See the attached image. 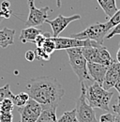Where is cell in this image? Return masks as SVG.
<instances>
[{"mask_svg":"<svg viewBox=\"0 0 120 122\" xmlns=\"http://www.w3.org/2000/svg\"><path fill=\"white\" fill-rule=\"evenodd\" d=\"M118 24H120V9L117 10V11L109 19V21L107 23H105L106 29L109 32L111 29H113L115 25H117Z\"/></svg>","mask_w":120,"mask_h":122,"instance_id":"obj_19","label":"cell"},{"mask_svg":"<svg viewBox=\"0 0 120 122\" xmlns=\"http://www.w3.org/2000/svg\"><path fill=\"white\" fill-rule=\"evenodd\" d=\"M21 115V122H36L38 120L41 111V105L30 98L27 103L18 109Z\"/></svg>","mask_w":120,"mask_h":122,"instance_id":"obj_8","label":"cell"},{"mask_svg":"<svg viewBox=\"0 0 120 122\" xmlns=\"http://www.w3.org/2000/svg\"><path fill=\"white\" fill-rule=\"evenodd\" d=\"M97 1L106 14V17L108 18H111L118 10L116 7L115 0H97Z\"/></svg>","mask_w":120,"mask_h":122,"instance_id":"obj_16","label":"cell"},{"mask_svg":"<svg viewBox=\"0 0 120 122\" xmlns=\"http://www.w3.org/2000/svg\"><path fill=\"white\" fill-rule=\"evenodd\" d=\"M115 114H111V113H107L103 114L100 116V122H115Z\"/></svg>","mask_w":120,"mask_h":122,"instance_id":"obj_25","label":"cell"},{"mask_svg":"<svg viewBox=\"0 0 120 122\" xmlns=\"http://www.w3.org/2000/svg\"><path fill=\"white\" fill-rule=\"evenodd\" d=\"M87 70H88V73H89L91 79L94 82L102 86L108 67L101 65V64H98V63L87 62Z\"/></svg>","mask_w":120,"mask_h":122,"instance_id":"obj_12","label":"cell"},{"mask_svg":"<svg viewBox=\"0 0 120 122\" xmlns=\"http://www.w3.org/2000/svg\"><path fill=\"white\" fill-rule=\"evenodd\" d=\"M41 48L44 50L47 54L52 55V54L56 50V49H55V42L53 37L48 38V39L45 41L44 44H43V46H42Z\"/></svg>","mask_w":120,"mask_h":122,"instance_id":"obj_21","label":"cell"},{"mask_svg":"<svg viewBox=\"0 0 120 122\" xmlns=\"http://www.w3.org/2000/svg\"><path fill=\"white\" fill-rule=\"evenodd\" d=\"M116 90H117V92H118V94H119V97H120V79L118 80V82L115 84V86H114Z\"/></svg>","mask_w":120,"mask_h":122,"instance_id":"obj_32","label":"cell"},{"mask_svg":"<svg viewBox=\"0 0 120 122\" xmlns=\"http://www.w3.org/2000/svg\"><path fill=\"white\" fill-rule=\"evenodd\" d=\"M35 55H36V58L42 61H49L50 60V57H51V55L47 54L41 47H37L36 48Z\"/></svg>","mask_w":120,"mask_h":122,"instance_id":"obj_23","label":"cell"},{"mask_svg":"<svg viewBox=\"0 0 120 122\" xmlns=\"http://www.w3.org/2000/svg\"><path fill=\"white\" fill-rule=\"evenodd\" d=\"M25 59L28 61V62H33V61L36 59V55H35V51H32V50H28L25 55Z\"/></svg>","mask_w":120,"mask_h":122,"instance_id":"obj_29","label":"cell"},{"mask_svg":"<svg viewBox=\"0 0 120 122\" xmlns=\"http://www.w3.org/2000/svg\"><path fill=\"white\" fill-rule=\"evenodd\" d=\"M115 35H120V24H118L117 25H115L113 29H111L110 33H108V34L105 36V39L110 40V39H112V38H113L114 36H115Z\"/></svg>","mask_w":120,"mask_h":122,"instance_id":"obj_27","label":"cell"},{"mask_svg":"<svg viewBox=\"0 0 120 122\" xmlns=\"http://www.w3.org/2000/svg\"><path fill=\"white\" fill-rule=\"evenodd\" d=\"M55 42V49L56 50H67L70 48H77V47H86V46H99L100 44L92 41H82L77 40L74 38H66V37H56L54 38Z\"/></svg>","mask_w":120,"mask_h":122,"instance_id":"obj_9","label":"cell"},{"mask_svg":"<svg viewBox=\"0 0 120 122\" xmlns=\"http://www.w3.org/2000/svg\"><path fill=\"white\" fill-rule=\"evenodd\" d=\"M113 111H114L115 115L120 116V97L119 96H118V99H117V102L113 105Z\"/></svg>","mask_w":120,"mask_h":122,"instance_id":"obj_30","label":"cell"},{"mask_svg":"<svg viewBox=\"0 0 120 122\" xmlns=\"http://www.w3.org/2000/svg\"><path fill=\"white\" fill-rule=\"evenodd\" d=\"M56 7L57 8L61 7V0H56Z\"/></svg>","mask_w":120,"mask_h":122,"instance_id":"obj_35","label":"cell"},{"mask_svg":"<svg viewBox=\"0 0 120 122\" xmlns=\"http://www.w3.org/2000/svg\"><path fill=\"white\" fill-rule=\"evenodd\" d=\"M29 14L25 22L26 26H39L44 24L48 19V11L49 7L46 6L43 8H37L35 6V0H27Z\"/></svg>","mask_w":120,"mask_h":122,"instance_id":"obj_7","label":"cell"},{"mask_svg":"<svg viewBox=\"0 0 120 122\" xmlns=\"http://www.w3.org/2000/svg\"><path fill=\"white\" fill-rule=\"evenodd\" d=\"M12 11L10 9H1L0 8V24L3 19H9L11 15Z\"/></svg>","mask_w":120,"mask_h":122,"instance_id":"obj_28","label":"cell"},{"mask_svg":"<svg viewBox=\"0 0 120 122\" xmlns=\"http://www.w3.org/2000/svg\"><path fill=\"white\" fill-rule=\"evenodd\" d=\"M56 108L57 107H49L42 109L36 122H57L58 119L56 117Z\"/></svg>","mask_w":120,"mask_h":122,"instance_id":"obj_15","label":"cell"},{"mask_svg":"<svg viewBox=\"0 0 120 122\" xmlns=\"http://www.w3.org/2000/svg\"><path fill=\"white\" fill-rule=\"evenodd\" d=\"M108 31L106 29V25L96 23L92 25L88 26L85 30L81 31L79 33H75L70 36V38H74L77 40L82 41H92L100 45L103 44L105 40V36L107 35Z\"/></svg>","mask_w":120,"mask_h":122,"instance_id":"obj_6","label":"cell"},{"mask_svg":"<svg viewBox=\"0 0 120 122\" xmlns=\"http://www.w3.org/2000/svg\"><path fill=\"white\" fill-rule=\"evenodd\" d=\"M115 122H120V116H116L115 115Z\"/></svg>","mask_w":120,"mask_h":122,"instance_id":"obj_34","label":"cell"},{"mask_svg":"<svg viewBox=\"0 0 120 122\" xmlns=\"http://www.w3.org/2000/svg\"><path fill=\"white\" fill-rule=\"evenodd\" d=\"M82 52L87 62L98 63L107 67L115 62L107 48L103 45L82 47Z\"/></svg>","mask_w":120,"mask_h":122,"instance_id":"obj_4","label":"cell"},{"mask_svg":"<svg viewBox=\"0 0 120 122\" xmlns=\"http://www.w3.org/2000/svg\"><path fill=\"white\" fill-rule=\"evenodd\" d=\"M114 93L105 90L100 84L94 82L85 90L86 102L92 108H100L110 112V102Z\"/></svg>","mask_w":120,"mask_h":122,"instance_id":"obj_2","label":"cell"},{"mask_svg":"<svg viewBox=\"0 0 120 122\" xmlns=\"http://www.w3.org/2000/svg\"><path fill=\"white\" fill-rule=\"evenodd\" d=\"M12 95H13V93L10 90V86L9 84L0 87V102L5 99H8V98L11 99Z\"/></svg>","mask_w":120,"mask_h":122,"instance_id":"obj_22","label":"cell"},{"mask_svg":"<svg viewBox=\"0 0 120 122\" xmlns=\"http://www.w3.org/2000/svg\"><path fill=\"white\" fill-rule=\"evenodd\" d=\"M120 79V63L117 61L114 62L108 67L107 72L105 74L104 81L102 83V87L105 90H109L115 86Z\"/></svg>","mask_w":120,"mask_h":122,"instance_id":"obj_11","label":"cell"},{"mask_svg":"<svg viewBox=\"0 0 120 122\" xmlns=\"http://www.w3.org/2000/svg\"><path fill=\"white\" fill-rule=\"evenodd\" d=\"M14 109V104L11 101V99L8 98L3 100L0 102V112L3 113H11Z\"/></svg>","mask_w":120,"mask_h":122,"instance_id":"obj_20","label":"cell"},{"mask_svg":"<svg viewBox=\"0 0 120 122\" xmlns=\"http://www.w3.org/2000/svg\"><path fill=\"white\" fill-rule=\"evenodd\" d=\"M26 90L30 98L39 102L42 109L57 107L65 95L62 85L54 77L31 79L26 84Z\"/></svg>","mask_w":120,"mask_h":122,"instance_id":"obj_1","label":"cell"},{"mask_svg":"<svg viewBox=\"0 0 120 122\" xmlns=\"http://www.w3.org/2000/svg\"><path fill=\"white\" fill-rule=\"evenodd\" d=\"M29 100H30V96L28 95L27 92H25V91L20 92L17 95H12V97H11V101H12L13 104H14L15 106L19 107V108L25 106Z\"/></svg>","mask_w":120,"mask_h":122,"instance_id":"obj_17","label":"cell"},{"mask_svg":"<svg viewBox=\"0 0 120 122\" xmlns=\"http://www.w3.org/2000/svg\"><path fill=\"white\" fill-rule=\"evenodd\" d=\"M50 37H52L50 33H40V35L37 36V38H36L34 43L36 44L37 47H42L43 44H44L45 41H46L48 38H50Z\"/></svg>","mask_w":120,"mask_h":122,"instance_id":"obj_24","label":"cell"},{"mask_svg":"<svg viewBox=\"0 0 120 122\" xmlns=\"http://www.w3.org/2000/svg\"><path fill=\"white\" fill-rule=\"evenodd\" d=\"M13 115L11 113H3L0 112V122H12Z\"/></svg>","mask_w":120,"mask_h":122,"instance_id":"obj_26","label":"cell"},{"mask_svg":"<svg viewBox=\"0 0 120 122\" xmlns=\"http://www.w3.org/2000/svg\"><path fill=\"white\" fill-rule=\"evenodd\" d=\"M116 61L120 63V46H119V49L117 50V53H116Z\"/></svg>","mask_w":120,"mask_h":122,"instance_id":"obj_33","label":"cell"},{"mask_svg":"<svg viewBox=\"0 0 120 122\" xmlns=\"http://www.w3.org/2000/svg\"><path fill=\"white\" fill-rule=\"evenodd\" d=\"M119 46H120V43H119Z\"/></svg>","mask_w":120,"mask_h":122,"instance_id":"obj_36","label":"cell"},{"mask_svg":"<svg viewBox=\"0 0 120 122\" xmlns=\"http://www.w3.org/2000/svg\"><path fill=\"white\" fill-rule=\"evenodd\" d=\"M57 122H79L76 115V110L73 109L71 111L65 112L57 120Z\"/></svg>","mask_w":120,"mask_h":122,"instance_id":"obj_18","label":"cell"},{"mask_svg":"<svg viewBox=\"0 0 120 122\" xmlns=\"http://www.w3.org/2000/svg\"><path fill=\"white\" fill-rule=\"evenodd\" d=\"M80 19H81V15H79V14H74V15L68 16V17L59 14L54 20H48L47 19L45 23L49 24L52 27V30H53V36L52 37L56 38V37H59L60 33H62L65 30V28L70 23L77 21V20H80Z\"/></svg>","mask_w":120,"mask_h":122,"instance_id":"obj_10","label":"cell"},{"mask_svg":"<svg viewBox=\"0 0 120 122\" xmlns=\"http://www.w3.org/2000/svg\"><path fill=\"white\" fill-rule=\"evenodd\" d=\"M40 33H42V31L35 26H26L25 28L22 29L21 34L19 36V40L23 43H26V42L34 43L37 36L40 35Z\"/></svg>","mask_w":120,"mask_h":122,"instance_id":"obj_13","label":"cell"},{"mask_svg":"<svg viewBox=\"0 0 120 122\" xmlns=\"http://www.w3.org/2000/svg\"><path fill=\"white\" fill-rule=\"evenodd\" d=\"M10 3L9 2V1H3L2 3H1V9H10Z\"/></svg>","mask_w":120,"mask_h":122,"instance_id":"obj_31","label":"cell"},{"mask_svg":"<svg viewBox=\"0 0 120 122\" xmlns=\"http://www.w3.org/2000/svg\"><path fill=\"white\" fill-rule=\"evenodd\" d=\"M15 30L8 27H4L0 30V47L7 48L14 42Z\"/></svg>","mask_w":120,"mask_h":122,"instance_id":"obj_14","label":"cell"},{"mask_svg":"<svg viewBox=\"0 0 120 122\" xmlns=\"http://www.w3.org/2000/svg\"><path fill=\"white\" fill-rule=\"evenodd\" d=\"M66 53L69 56L70 65L71 66L74 73L77 75L80 83H85V81L92 80L88 73L87 60L83 55L82 47L67 49Z\"/></svg>","mask_w":120,"mask_h":122,"instance_id":"obj_3","label":"cell"},{"mask_svg":"<svg viewBox=\"0 0 120 122\" xmlns=\"http://www.w3.org/2000/svg\"><path fill=\"white\" fill-rule=\"evenodd\" d=\"M85 85L81 83V94L76 101V115L79 122H100L96 117L94 108L90 106L85 98Z\"/></svg>","mask_w":120,"mask_h":122,"instance_id":"obj_5","label":"cell"}]
</instances>
